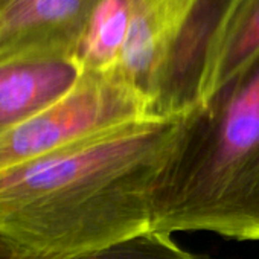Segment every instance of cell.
I'll use <instances>...</instances> for the list:
<instances>
[{"mask_svg": "<svg viewBox=\"0 0 259 259\" xmlns=\"http://www.w3.org/2000/svg\"><path fill=\"white\" fill-rule=\"evenodd\" d=\"M151 230L259 239V57L183 114L154 189Z\"/></svg>", "mask_w": 259, "mask_h": 259, "instance_id": "7a4b0ae2", "label": "cell"}, {"mask_svg": "<svg viewBox=\"0 0 259 259\" xmlns=\"http://www.w3.org/2000/svg\"><path fill=\"white\" fill-rule=\"evenodd\" d=\"M145 117H154L148 102L113 70L82 73L76 85L58 102L20 123L0 130V172Z\"/></svg>", "mask_w": 259, "mask_h": 259, "instance_id": "3957f363", "label": "cell"}, {"mask_svg": "<svg viewBox=\"0 0 259 259\" xmlns=\"http://www.w3.org/2000/svg\"><path fill=\"white\" fill-rule=\"evenodd\" d=\"M257 57L259 0H232L209 48L200 105L242 73Z\"/></svg>", "mask_w": 259, "mask_h": 259, "instance_id": "ba28073f", "label": "cell"}, {"mask_svg": "<svg viewBox=\"0 0 259 259\" xmlns=\"http://www.w3.org/2000/svg\"><path fill=\"white\" fill-rule=\"evenodd\" d=\"M195 2L132 0L128 35L113 72L148 102L150 113L171 49Z\"/></svg>", "mask_w": 259, "mask_h": 259, "instance_id": "5b68a950", "label": "cell"}, {"mask_svg": "<svg viewBox=\"0 0 259 259\" xmlns=\"http://www.w3.org/2000/svg\"><path fill=\"white\" fill-rule=\"evenodd\" d=\"M182 117L128 122L0 172V239L69 256L151 230Z\"/></svg>", "mask_w": 259, "mask_h": 259, "instance_id": "6da1fadb", "label": "cell"}, {"mask_svg": "<svg viewBox=\"0 0 259 259\" xmlns=\"http://www.w3.org/2000/svg\"><path fill=\"white\" fill-rule=\"evenodd\" d=\"M130 20L132 0H101L75 55L82 73H108L116 67Z\"/></svg>", "mask_w": 259, "mask_h": 259, "instance_id": "9c48e42d", "label": "cell"}, {"mask_svg": "<svg viewBox=\"0 0 259 259\" xmlns=\"http://www.w3.org/2000/svg\"><path fill=\"white\" fill-rule=\"evenodd\" d=\"M82 70L72 58H25L0 64V130L20 123L64 98Z\"/></svg>", "mask_w": 259, "mask_h": 259, "instance_id": "52a82bcc", "label": "cell"}, {"mask_svg": "<svg viewBox=\"0 0 259 259\" xmlns=\"http://www.w3.org/2000/svg\"><path fill=\"white\" fill-rule=\"evenodd\" d=\"M101 0H10L0 13V64L25 58L75 60Z\"/></svg>", "mask_w": 259, "mask_h": 259, "instance_id": "277c9868", "label": "cell"}, {"mask_svg": "<svg viewBox=\"0 0 259 259\" xmlns=\"http://www.w3.org/2000/svg\"><path fill=\"white\" fill-rule=\"evenodd\" d=\"M232 0H197L165 64L153 105L154 117L183 116L200 105L209 48Z\"/></svg>", "mask_w": 259, "mask_h": 259, "instance_id": "8992f818", "label": "cell"}, {"mask_svg": "<svg viewBox=\"0 0 259 259\" xmlns=\"http://www.w3.org/2000/svg\"><path fill=\"white\" fill-rule=\"evenodd\" d=\"M10 4V0H0V13H2L5 10V7Z\"/></svg>", "mask_w": 259, "mask_h": 259, "instance_id": "8fae6325", "label": "cell"}, {"mask_svg": "<svg viewBox=\"0 0 259 259\" xmlns=\"http://www.w3.org/2000/svg\"><path fill=\"white\" fill-rule=\"evenodd\" d=\"M0 259H203L182 248L169 233L148 230L102 248L69 254H37L0 239Z\"/></svg>", "mask_w": 259, "mask_h": 259, "instance_id": "30bf717a", "label": "cell"}]
</instances>
